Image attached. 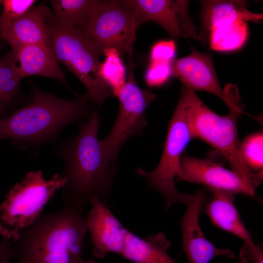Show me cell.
<instances>
[{
    "label": "cell",
    "instance_id": "cell-1",
    "mask_svg": "<svg viewBox=\"0 0 263 263\" xmlns=\"http://www.w3.org/2000/svg\"><path fill=\"white\" fill-rule=\"evenodd\" d=\"M100 120L98 112H93L87 121L80 124L78 134L58 147L66 179L61 188L63 202L85 207L92 197H97L106 204L116 167L104 154L98 140Z\"/></svg>",
    "mask_w": 263,
    "mask_h": 263
},
{
    "label": "cell",
    "instance_id": "cell-2",
    "mask_svg": "<svg viewBox=\"0 0 263 263\" xmlns=\"http://www.w3.org/2000/svg\"><path fill=\"white\" fill-rule=\"evenodd\" d=\"M41 214L14 242L17 263H77L88 232L85 207L69 202Z\"/></svg>",
    "mask_w": 263,
    "mask_h": 263
},
{
    "label": "cell",
    "instance_id": "cell-3",
    "mask_svg": "<svg viewBox=\"0 0 263 263\" xmlns=\"http://www.w3.org/2000/svg\"><path fill=\"white\" fill-rule=\"evenodd\" d=\"M31 84L29 102L0 119V140L10 139L21 150L56 139L64 127L88 114L91 101L87 93L78 99L67 100Z\"/></svg>",
    "mask_w": 263,
    "mask_h": 263
},
{
    "label": "cell",
    "instance_id": "cell-4",
    "mask_svg": "<svg viewBox=\"0 0 263 263\" xmlns=\"http://www.w3.org/2000/svg\"><path fill=\"white\" fill-rule=\"evenodd\" d=\"M179 99L185 107L192 139L207 143L225 159L232 171L255 188L263 179V171L252 172L241 152L237 121L243 113L242 103L229 108L225 115L217 114L195 94L183 86Z\"/></svg>",
    "mask_w": 263,
    "mask_h": 263
},
{
    "label": "cell",
    "instance_id": "cell-5",
    "mask_svg": "<svg viewBox=\"0 0 263 263\" xmlns=\"http://www.w3.org/2000/svg\"><path fill=\"white\" fill-rule=\"evenodd\" d=\"M66 181L58 173L46 180L38 170L28 172L15 184L0 204V235L3 239L15 242L19 232L41 215L44 206Z\"/></svg>",
    "mask_w": 263,
    "mask_h": 263
},
{
    "label": "cell",
    "instance_id": "cell-6",
    "mask_svg": "<svg viewBox=\"0 0 263 263\" xmlns=\"http://www.w3.org/2000/svg\"><path fill=\"white\" fill-rule=\"evenodd\" d=\"M49 25L50 46L56 59L82 83L91 101L101 105L112 93L99 74L103 52L80 30L60 26L53 14Z\"/></svg>",
    "mask_w": 263,
    "mask_h": 263
},
{
    "label": "cell",
    "instance_id": "cell-7",
    "mask_svg": "<svg viewBox=\"0 0 263 263\" xmlns=\"http://www.w3.org/2000/svg\"><path fill=\"white\" fill-rule=\"evenodd\" d=\"M192 139L184 106L179 99L169 122L164 147L159 162L154 169L141 168L136 173L164 198L167 209L173 204H188L192 195L183 193L175 187V179L180 172L181 158Z\"/></svg>",
    "mask_w": 263,
    "mask_h": 263
},
{
    "label": "cell",
    "instance_id": "cell-8",
    "mask_svg": "<svg viewBox=\"0 0 263 263\" xmlns=\"http://www.w3.org/2000/svg\"><path fill=\"white\" fill-rule=\"evenodd\" d=\"M132 68L127 80L116 96L119 106L115 122L108 134L100 141L104 154L113 162L123 144L131 137L142 133L147 124L146 110L156 97L150 90L137 85Z\"/></svg>",
    "mask_w": 263,
    "mask_h": 263
},
{
    "label": "cell",
    "instance_id": "cell-9",
    "mask_svg": "<svg viewBox=\"0 0 263 263\" xmlns=\"http://www.w3.org/2000/svg\"><path fill=\"white\" fill-rule=\"evenodd\" d=\"M137 30L131 9L120 1L100 0L80 31L103 53L113 48L131 57Z\"/></svg>",
    "mask_w": 263,
    "mask_h": 263
},
{
    "label": "cell",
    "instance_id": "cell-10",
    "mask_svg": "<svg viewBox=\"0 0 263 263\" xmlns=\"http://www.w3.org/2000/svg\"><path fill=\"white\" fill-rule=\"evenodd\" d=\"M132 12L137 29L151 21L161 26L172 38H189L199 40V31L188 11V0H120Z\"/></svg>",
    "mask_w": 263,
    "mask_h": 263
},
{
    "label": "cell",
    "instance_id": "cell-11",
    "mask_svg": "<svg viewBox=\"0 0 263 263\" xmlns=\"http://www.w3.org/2000/svg\"><path fill=\"white\" fill-rule=\"evenodd\" d=\"M170 65L172 76L189 90L194 93L204 91L211 93L223 101L228 109L241 102L236 86L229 84L224 89L222 88L211 54L200 52L192 47L189 55L174 59Z\"/></svg>",
    "mask_w": 263,
    "mask_h": 263
},
{
    "label": "cell",
    "instance_id": "cell-12",
    "mask_svg": "<svg viewBox=\"0 0 263 263\" xmlns=\"http://www.w3.org/2000/svg\"><path fill=\"white\" fill-rule=\"evenodd\" d=\"M185 181L204 186L209 190H218L250 196L256 188L231 169L207 158L191 156L186 152L180 162V172L175 183Z\"/></svg>",
    "mask_w": 263,
    "mask_h": 263
},
{
    "label": "cell",
    "instance_id": "cell-13",
    "mask_svg": "<svg viewBox=\"0 0 263 263\" xmlns=\"http://www.w3.org/2000/svg\"><path fill=\"white\" fill-rule=\"evenodd\" d=\"M207 198L206 190H197L192 195L185 213L179 220L182 234V250L189 263H209L218 256L229 259L235 257L230 249L219 248L208 240L201 229L199 218Z\"/></svg>",
    "mask_w": 263,
    "mask_h": 263
},
{
    "label": "cell",
    "instance_id": "cell-14",
    "mask_svg": "<svg viewBox=\"0 0 263 263\" xmlns=\"http://www.w3.org/2000/svg\"><path fill=\"white\" fill-rule=\"evenodd\" d=\"M91 208L86 215V224L93 248L92 255L103 258L108 253L121 254L128 229L100 199L92 197Z\"/></svg>",
    "mask_w": 263,
    "mask_h": 263
},
{
    "label": "cell",
    "instance_id": "cell-15",
    "mask_svg": "<svg viewBox=\"0 0 263 263\" xmlns=\"http://www.w3.org/2000/svg\"><path fill=\"white\" fill-rule=\"evenodd\" d=\"M53 13L47 6L33 7L24 15L12 21L0 36L14 52L30 45H50L49 21Z\"/></svg>",
    "mask_w": 263,
    "mask_h": 263
},
{
    "label": "cell",
    "instance_id": "cell-16",
    "mask_svg": "<svg viewBox=\"0 0 263 263\" xmlns=\"http://www.w3.org/2000/svg\"><path fill=\"white\" fill-rule=\"evenodd\" d=\"M201 29L199 40L208 43L210 31L224 24L237 20L258 22L263 19L262 13H253L247 8V1L241 0H201Z\"/></svg>",
    "mask_w": 263,
    "mask_h": 263
},
{
    "label": "cell",
    "instance_id": "cell-17",
    "mask_svg": "<svg viewBox=\"0 0 263 263\" xmlns=\"http://www.w3.org/2000/svg\"><path fill=\"white\" fill-rule=\"evenodd\" d=\"M20 77L41 76L52 78L68 86L50 45L38 44L22 47L12 52Z\"/></svg>",
    "mask_w": 263,
    "mask_h": 263
},
{
    "label": "cell",
    "instance_id": "cell-18",
    "mask_svg": "<svg viewBox=\"0 0 263 263\" xmlns=\"http://www.w3.org/2000/svg\"><path fill=\"white\" fill-rule=\"evenodd\" d=\"M212 196L204 204L202 210L212 224L231 233L244 242H253L234 205V194L221 190H210Z\"/></svg>",
    "mask_w": 263,
    "mask_h": 263
},
{
    "label": "cell",
    "instance_id": "cell-19",
    "mask_svg": "<svg viewBox=\"0 0 263 263\" xmlns=\"http://www.w3.org/2000/svg\"><path fill=\"white\" fill-rule=\"evenodd\" d=\"M170 244L162 232L142 238L128 230L121 255L134 263H177L168 252Z\"/></svg>",
    "mask_w": 263,
    "mask_h": 263
},
{
    "label": "cell",
    "instance_id": "cell-20",
    "mask_svg": "<svg viewBox=\"0 0 263 263\" xmlns=\"http://www.w3.org/2000/svg\"><path fill=\"white\" fill-rule=\"evenodd\" d=\"M99 1L97 0H51L54 19L63 28L81 30Z\"/></svg>",
    "mask_w": 263,
    "mask_h": 263
},
{
    "label": "cell",
    "instance_id": "cell-21",
    "mask_svg": "<svg viewBox=\"0 0 263 263\" xmlns=\"http://www.w3.org/2000/svg\"><path fill=\"white\" fill-rule=\"evenodd\" d=\"M19 76L16 60L10 53L0 58V119L7 116L19 91Z\"/></svg>",
    "mask_w": 263,
    "mask_h": 263
},
{
    "label": "cell",
    "instance_id": "cell-22",
    "mask_svg": "<svg viewBox=\"0 0 263 263\" xmlns=\"http://www.w3.org/2000/svg\"><path fill=\"white\" fill-rule=\"evenodd\" d=\"M248 36L246 22L237 20L216 27L210 31L208 43L211 49L229 52L240 49Z\"/></svg>",
    "mask_w": 263,
    "mask_h": 263
},
{
    "label": "cell",
    "instance_id": "cell-23",
    "mask_svg": "<svg viewBox=\"0 0 263 263\" xmlns=\"http://www.w3.org/2000/svg\"><path fill=\"white\" fill-rule=\"evenodd\" d=\"M103 54L105 58L100 65L99 74L116 96L126 82V68L121 55L116 50L107 49Z\"/></svg>",
    "mask_w": 263,
    "mask_h": 263
},
{
    "label": "cell",
    "instance_id": "cell-24",
    "mask_svg": "<svg viewBox=\"0 0 263 263\" xmlns=\"http://www.w3.org/2000/svg\"><path fill=\"white\" fill-rule=\"evenodd\" d=\"M263 134L259 131L247 136L241 142L243 158L249 169L254 173L263 171Z\"/></svg>",
    "mask_w": 263,
    "mask_h": 263
},
{
    "label": "cell",
    "instance_id": "cell-25",
    "mask_svg": "<svg viewBox=\"0 0 263 263\" xmlns=\"http://www.w3.org/2000/svg\"><path fill=\"white\" fill-rule=\"evenodd\" d=\"M35 0H4L2 10L0 14V34L2 33L14 20L19 18L30 9Z\"/></svg>",
    "mask_w": 263,
    "mask_h": 263
},
{
    "label": "cell",
    "instance_id": "cell-26",
    "mask_svg": "<svg viewBox=\"0 0 263 263\" xmlns=\"http://www.w3.org/2000/svg\"><path fill=\"white\" fill-rule=\"evenodd\" d=\"M171 76L170 63L150 62L145 80L149 87H160L166 84Z\"/></svg>",
    "mask_w": 263,
    "mask_h": 263
},
{
    "label": "cell",
    "instance_id": "cell-27",
    "mask_svg": "<svg viewBox=\"0 0 263 263\" xmlns=\"http://www.w3.org/2000/svg\"><path fill=\"white\" fill-rule=\"evenodd\" d=\"M176 47L173 40H163L156 42L150 51V62L170 63L176 55Z\"/></svg>",
    "mask_w": 263,
    "mask_h": 263
},
{
    "label": "cell",
    "instance_id": "cell-28",
    "mask_svg": "<svg viewBox=\"0 0 263 263\" xmlns=\"http://www.w3.org/2000/svg\"><path fill=\"white\" fill-rule=\"evenodd\" d=\"M238 260L240 263H263V252L253 242H244Z\"/></svg>",
    "mask_w": 263,
    "mask_h": 263
},
{
    "label": "cell",
    "instance_id": "cell-29",
    "mask_svg": "<svg viewBox=\"0 0 263 263\" xmlns=\"http://www.w3.org/2000/svg\"><path fill=\"white\" fill-rule=\"evenodd\" d=\"M16 257V251L12 240L3 239L0 244V258L11 259Z\"/></svg>",
    "mask_w": 263,
    "mask_h": 263
},
{
    "label": "cell",
    "instance_id": "cell-30",
    "mask_svg": "<svg viewBox=\"0 0 263 263\" xmlns=\"http://www.w3.org/2000/svg\"><path fill=\"white\" fill-rule=\"evenodd\" d=\"M77 263H97L94 259H90L87 260H85L81 258Z\"/></svg>",
    "mask_w": 263,
    "mask_h": 263
},
{
    "label": "cell",
    "instance_id": "cell-31",
    "mask_svg": "<svg viewBox=\"0 0 263 263\" xmlns=\"http://www.w3.org/2000/svg\"><path fill=\"white\" fill-rule=\"evenodd\" d=\"M10 260L9 258H0V263H9Z\"/></svg>",
    "mask_w": 263,
    "mask_h": 263
},
{
    "label": "cell",
    "instance_id": "cell-32",
    "mask_svg": "<svg viewBox=\"0 0 263 263\" xmlns=\"http://www.w3.org/2000/svg\"><path fill=\"white\" fill-rule=\"evenodd\" d=\"M3 0H0V5H2Z\"/></svg>",
    "mask_w": 263,
    "mask_h": 263
}]
</instances>
